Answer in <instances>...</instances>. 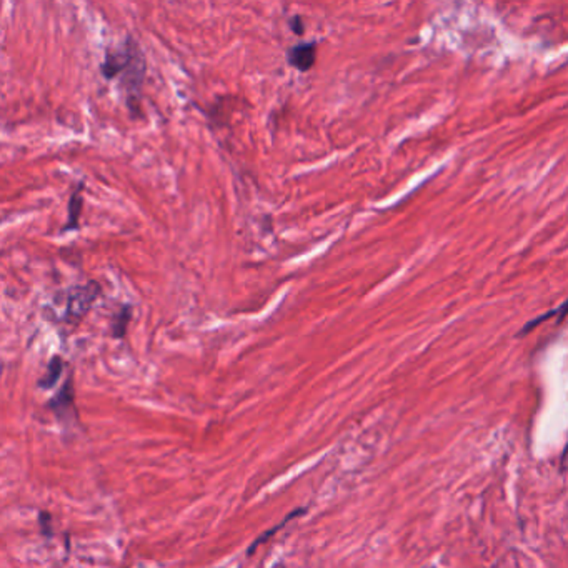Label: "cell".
Returning <instances> with one entry per match:
<instances>
[{"instance_id":"1","label":"cell","mask_w":568,"mask_h":568,"mask_svg":"<svg viewBox=\"0 0 568 568\" xmlns=\"http://www.w3.org/2000/svg\"><path fill=\"white\" fill-rule=\"evenodd\" d=\"M100 297V285L97 282H87L85 285H75L67 292V307L64 322L77 323L88 314L95 300Z\"/></svg>"},{"instance_id":"9","label":"cell","mask_w":568,"mask_h":568,"mask_svg":"<svg viewBox=\"0 0 568 568\" xmlns=\"http://www.w3.org/2000/svg\"><path fill=\"white\" fill-rule=\"evenodd\" d=\"M39 522H40V531H42L44 537H50L52 529H50V522L52 517L47 512H40L39 513Z\"/></svg>"},{"instance_id":"3","label":"cell","mask_w":568,"mask_h":568,"mask_svg":"<svg viewBox=\"0 0 568 568\" xmlns=\"http://www.w3.org/2000/svg\"><path fill=\"white\" fill-rule=\"evenodd\" d=\"M317 60V42H303L290 47L287 52V62L299 72H308Z\"/></svg>"},{"instance_id":"10","label":"cell","mask_w":568,"mask_h":568,"mask_svg":"<svg viewBox=\"0 0 568 568\" xmlns=\"http://www.w3.org/2000/svg\"><path fill=\"white\" fill-rule=\"evenodd\" d=\"M303 19L300 17V15H294V19H290V28L294 34L297 35H303V32H305V28H303Z\"/></svg>"},{"instance_id":"5","label":"cell","mask_w":568,"mask_h":568,"mask_svg":"<svg viewBox=\"0 0 568 568\" xmlns=\"http://www.w3.org/2000/svg\"><path fill=\"white\" fill-rule=\"evenodd\" d=\"M84 182H80L77 185V189L72 192L70 198H68V218L67 224L64 227V232H70V230L79 229V222H80V214H82V207H84Z\"/></svg>"},{"instance_id":"4","label":"cell","mask_w":568,"mask_h":568,"mask_svg":"<svg viewBox=\"0 0 568 568\" xmlns=\"http://www.w3.org/2000/svg\"><path fill=\"white\" fill-rule=\"evenodd\" d=\"M48 408L55 413L59 420H68L70 419V413L75 415L74 385H72V379H68L67 382L62 385V388L57 392L54 399L48 401Z\"/></svg>"},{"instance_id":"2","label":"cell","mask_w":568,"mask_h":568,"mask_svg":"<svg viewBox=\"0 0 568 568\" xmlns=\"http://www.w3.org/2000/svg\"><path fill=\"white\" fill-rule=\"evenodd\" d=\"M137 47L139 46H137L135 40L129 37L127 40H125L124 46H122L120 48H117V50L107 48V50H105V59H104L102 66H100V72H102V75L105 77V79L112 80V79H115L117 75L124 74L125 68H127L129 64H131L133 52H135Z\"/></svg>"},{"instance_id":"7","label":"cell","mask_w":568,"mask_h":568,"mask_svg":"<svg viewBox=\"0 0 568 568\" xmlns=\"http://www.w3.org/2000/svg\"><path fill=\"white\" fill-rule=\"evenodd\" d=\"M131 320H132V307L124 305L115 315H113V319H112L111 332H112L113 339H124Z\"/></svg>"},{"instance_id":"6","label":"cell","mask_w":568,"mask_h":568,"mask_svg":"<svg viewBox=\"0 0 568 568\" xmlns=\"http://www.w3.org/2000/svg\"><path fill=\"white\" fill-rule=\"evenodd\" d=\"M64 367H66V363H64L62 357H52L50 362L47 365L46 373L39 379V387L42 388V390H50V388H54L55 384L60 380V377H62Z\"/></svg>"},{"instance_id":"8","label":"cell","mask_w":568,"mask_h":568,"mask_svg":"<svg viewBox=\"0 0 568 568\" xmlns=\"http://www.w3.org/2000/svg\"><path fill=\"white\" fill-rule=\"evenodd\" d=\"M305 512H307V509H305V507H302V509H297V510H294V512H290L289 515H287V517H285V518H283V520H282V522H280V523H277V525H275V527H274V529H272V530H267V531H263V533L261 535V537H258V538H257V540H255V542H254V543H252V545L249 547V549H247V555H249V557H250V555H252V553H254V551L258 549V545H262V543H263V542H267V538H270V537H272V535H275V533H277V531H280V530H282V529H283V527H285V525H287V523H289L290 520H294V518H297V517H300V515H303V513H305Z\"/></svg>"}]
</instances>
